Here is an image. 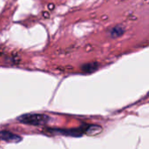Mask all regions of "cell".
Listing matches in <instances>:
<instances>
[{"label": "cell", "mask_w": 149, "mask_h": 149, "mask_svg": "<svg viewBox=\"0 0 149 149\" xmlns=\"http://www.w3.org/2000/svg\"><path fill=\"white\" fill-rule=\"evenodd\" d=\"M17 120L21 123L27 125L40 126L46 124L49 120V117L45 114L41 113H28L18 117Z\"/></svg>", "instance_id": "obj_1"}, {"label": "cell", "mask_w": 149, "mask_h": 149, "mask_svg": "<svg viewBox=\"0 0 149 149\" xmlns=\"http://www.w3.org/2000/svg\"><path fill=\"white\" fill-rule=\"evenodd\" d=\"M0 139L4 141H8V142H18L22 140L21 137H19L18 135L14 134L9 131L0 132Z\"/></svg>", "instance_id": "obj_2"}, {"label": "cell", "mask_w": 149, "mask_h": 149, "mask_svg": "<svg viewBox=\"0 0 149 149\" xmlns=\"http://www.w3.org/2000/svg\"><path fill=\"white\" fill-rule=\"evenodd\" d=\"M98 65L97 64L95 63H90V64H86V65H84L83 67H82V70L86 72H92L93 71H95L97 69Z\"/></svg>", "instance_id": "obj_3"}, {"label": "cell", "mask_w": 149, "mask_h": 149, "mask_svg": "<svg viewBox=\"0 0 149 149\" xmlns=\"http://www.w3.org/2000/svg\"><path fill=\"white\" fill-rule=\"evenodd\" d=\"M122 33H123V29L121 27H120V26H117V27L113 28V31H111V35L113 38H117V37L122 35Z\"/></svg>", "instance_id": "obj_4"}, {"label": "cell", "mask_w": 149, "mask_h": 149, "mask_svg": "<svg viewBox=\"0 0 149 149\" xmlns=\"http://www.w3.org/2000/svg\"><path fill=\"white\" fill-rule=\"evenodd\" d=\"M49 8H53V5L52 4V5H49Z\"/></svg>", "instance_id": "obj_5"}, {"label": "cell", "mask_w": 149, "mask_h": 149, "mask_svg": "<svg viewBox=\"0 0 149 149\" xmlns=\"http://www.w3.org/2000/svg\"><path fill=\"white\" fill-rule=\"evenodd\" d=\"M0 55H1V52H0Z\"/></svg>", "instance_id": "obj_6"}]
</instances>
